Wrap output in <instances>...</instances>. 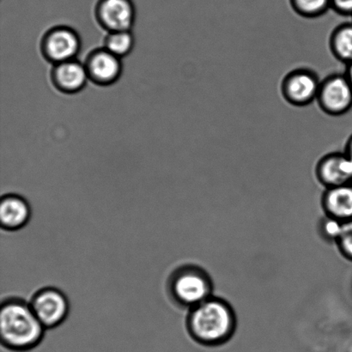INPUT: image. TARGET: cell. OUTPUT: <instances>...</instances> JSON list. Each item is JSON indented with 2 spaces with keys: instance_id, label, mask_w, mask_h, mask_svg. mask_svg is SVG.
Returning a JSON list of instances; mask_svg holds the SVG:
<instances>
[{
  "instance_id": "d6986e66",
  "label": "cell",
  "mask_w": 352,
  "mask_h": 352,
  "mask_svg": "<svg viewBox=\"0 0 352 352\" xmlns=\"http://www.w3.org/2000/svg\"><path fill=\"white\" fill-rule=\"evenodd\" d=\"M332 10L340 16H352V0H331Z\"/></svg>"
},
{
  "instance_id": "4fadbf2b",
  "label": "cell",
  "mask_w": 352,
  "mask_h": 352,
  "mask_svg": "<svg viewBox=\"0 0 352 352\" xmlns=\"http://www.w3.org/2000/svg\"><path fill=\"white\" fill-rule=\"evenodd\" d=\"M323 206L331 219L346 223L352 220V184L327 188Z\"/></svg>"
},
{
  "instance_id": "2e32d148",
  "label": "cell",
  "mask_w": 352,
  "mask_h": 352,
  "mask_svg": "<svg viewBox=\"0 0 352 352\" xmlns=\"http://www.w3.org/2000/svg\"><path fill=\"white\" fill-rule=\"evenodd\" d=\"M134 39L130 30L115 31L109 32L105 39V48L110 53L122 58L132 51Z\"/></svg>"
},
{
  "instance_id": "7c38bea8",
  "label": "cell",
  "mask_w": 352,
  "mask_h": 352,
  "mask_svg": "<svg viewBox=\"0 0 352 352\" xmlns=\"http://www.w3.org/2000/svg\"><path fill=\"white\" fill-rule=\"evenodd\" d=\"M29 203L23 197L6 195L0 202V224L3 230L15 231L22 229L30 219Z\"/></svg>"
},
{
  "instance_id": "3957f363",
  "label": "cell",
  "mask_w": 352,
  "mask_h": 352,
  "mask_svg": "<svg viewBox=\"0 0 352 352\" xmlns=\"http://www.w3.org/2000/svg\"><path fill=\"white\" fill-rule=\"evenodd\" d=\"M168 289L175 302L192 309L210 298L212 286L199 269L185 267L171 275Z\"/></svg>"
},
{
  "instance_id": "9a60e30c",
  "label": "cell",
  "mask_w": 352,
  "mask_h": 352,
  "mask_svg": "<svg viewBox=\"0 0 352 352\" xmlns=\"http://www.w3.org/2000/svg\"><path fill=\"white\" fill-rule=\"evenodd\" d=\"M296 14L306 19H316L332 10L331 0H289Z\"/></svg>"
},
{
  "instance_id": "6da1fadb",
  "label": "cell",
  "mask_w": 352,
  "mask_h": 352,
  "mask_svg": "<svg viewBox=\"0 0 352 352\" xmlns=\"http://www.w3.org/2000/svg\"><path fill=\"white\" fill-rule=\"evenodd\" d=\"M45 329L30 303L17 298H6L0 308V339L3 347L26 352L39 346Z\"/></svg>"
},
{
  "instance_id": "e0dca14e",
  "label": "cell",
  "mask_w": 352,
  "mask_h": 352,
  "mask_svg": "<svg viewBox=\"0 0 352 352\" xmlns=\"http://www.w3.org/2000/svg\"><path fill=\"white\" fill-rule=\"evenodd\" d=\"M336 241L344 256L352 260V220L343 223L342 230Z\"/></svg>"
},
{
  "instance_id": "ffe728a7",
  "label": "cell",
  "mask_w": 352,
  "mask_h": 352,
  "mask_svg": "<svg viewBox=\"0 0 352 352\" xmlns=\"http://www.w3.org/2000/svg\"><path fill=\"white\" fill-rule=\"evenodd\" d=\"M344 151L347 155V157L350 158L352 163V135L348 139Z\"/></svg>"
},
{
  "instance_id": "5bb4252c",
  "label": "cell",
  "mask_w": 352,
  "mask_h": 352,
  "mask_svg": "<svg viewBox=\"0 0 352 352\" xmlns=\"http://www.w3.org/2000/svg\"><path fill=\"white\" fill-rule=\"evenodd\" d=\"M329 50L336 60L346 65L352 62V23L337 26L329 37Z\"/></svg>"
},
{
  "instance_id": "44dd1931",
  "label": "cell",
  "mask_w": 352,
  "mask_h": 352,
  "mask_svg": "<svg viewBox=\"0 0 352 352\" xmlns=\"http://www.w3.org/2000/svg\"><path fill=\"white\" fill-rule=\"evenodd\" d=\"M344 74L346 75L348 79L352 85V62L351 64L346 65V70L344 72Z\"/></svg>"
},
{
  "instance_id": "ac0fdd59",
  "label": "cell",
  "mask_w": 352,
  "mask_h": 352,
  "mask_svg": "<svg viewBox=\"0 0 352 352\" xmlns=\"http://www.w3.org/2000/svg\"><path fill=\"white\" fill-rule=\"evenodd\" d=\"M343 223L339 220L329 217V220L324 223L322 227L324 234L330 239L337 241L340 236L341 230H342Z\"/></svg>"
},
{
  "instance_id": "ba28073f",
  "label": "cell",
  "mask_w": 352,
  "mask_h": 352,
  "mask_svg": "<svg viewBox=\"0 0 352 352\" xmlns=\"http://www.w3.org/2000/svg\"><path fill=\"white\" fill-rule=\"evenodd\" d=\"M96 16L109 32L130 30L135 19V8L132 0H99Z\"/></svg>"
},
{
  "instance_id": "8fae6325",
  "label": "cell",
  "mask_w": 352,
  "mask_h": 352,
  "mask_svg": "<svg viewBox=\"0 0 352 352\" xmlns=\"http://www.w3.org/2000/svg\"><path fill=\"white\" fill-rule=\"evenodd\" d=\"M88 79L85 65L75 60L55 65L52 72V80L55 87L67 94L81 91Z\"/></svg>"
},
{
  "instance_id": "9c48e42d",
  "label": "cell",
  "mask_w": 352,
  "mask_h": 352,
  "mask_svg": "<svg viewBox=\"0 0 352 352\" xmlns=\"http://www.w3.org/2000/svg\"><path fill=\"white\" fill-rule=\"evenodd\" d=\"M316 177L327 188L352 184V163L344 151L327 153L318 161Z\"/></svg>"
},
{
  "instance_id": "277c9868",
  "label": "cell",
  "mask_w": 352,
  "mask_h": 352,
  "mask_svg": "<svg viewBox=\"0 0 352 352\" xmlns=\"http://www.w3.org/2000/svg\"><path fill=\"white\" fill-rule=\"evenodd\" d=\"M320 82L317 72L310 68H296L283 78L280 91L288 104L305 108L316 102Z\"/></svg>"
},
{
  "instance_id": "52a82bcc",
  "label": "cell",
  "mask_w": 352,
  "mask_h": 352,
  "mask_svg": "<svg viewBox=\"0 0 352 352\" xmlns=\"http://www.w3.org/2000/svg\"><path fill=\"white\" fill-rule=\"evenodd\" d=\"M80 50V39L74 30L56 27L45 34L41 50L47 60L55 65L74 60Z\"/></svg>"
},
{
  "instance_id": "5b68a950",
  "label": "cell",
  "mask_w": 352,
  "mask_h": 352,
  "mask_svg": "<svg viewBox=\"0 0 352 352\" xmlns=\"http://www.w3.org/2000/svg\"><path fill=\"white\" fill-rule=\"evenodd\" d=\"M317 105L327 116L340 117L352 109V85L344 74L327 76L320 82Z\"/></svg>"
},
{
  "instance_id": "7a4b0ae2",
  "label": "cell",
  "mask_w": 352,
  "mask_h": 352,
  "mask_svg": "<svg viewBox=\"0 0 352 352\" xmlns=\"http://www.w3.org/2000/svg\"><path fill=\"white\" fill-rule=\"evenodd\" d=\"M232 309L222 300L210 298L193 307L188 329L193 340L203 346H217L227 342L234 331Z\"/></svg>"
},
{
  "instance_id": "30bf717a",
  "label": "cell",
  "mask_w": 352,
  "mask_h": 352,
  "mask_svg": "<svg viewBox=\"0 0 352 352\" xmlns=\"http://www.w3.org/2000/svg\"><path fill=\"white\" fill-rule=\"evenodd\" d=\"M85 67L89 79L99 85H110L118 80L122 74L120 58L106 48L96 50L89 55Z\"/></svg>"
},
{
  "instance_id": "8992f818",
  "label": "cell",
  "mask_w": 352,
  "mask_h": 352,
  "mask_svg": "<svg viewBox=\"0 0 352 352\" xmlns=\"http://www.w3.org/2000/svg\"><path fill=\"white\" fill-rule=\"evenodd\" d=\"M30 306L45 329H54L65 322L69 314V302L56 288L41 289L34 295Z\"/></svg>"
}]
</instances>
